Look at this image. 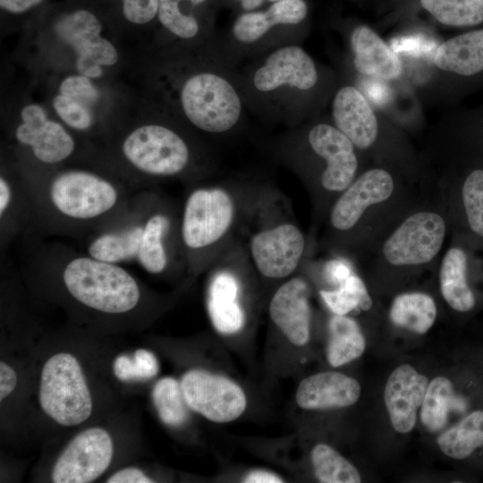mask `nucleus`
<instances>
[{
    "label": "nucleus",
    "mask_w": 483,
    "mask_h": 483,
    "mask_svg": "<svg viewBox=\"0 0 483 483\" xmlns=\"http://www.w3.org/2000/svg\"><path fill=\"white\" fill-rule=\"evenodd\" d=\"M63 280L71 295L93 309L124 313L139 302L140 289L123 268L93 258H77L67 264Z\"/></svg>",
    "instance_id": "1"
},
{
    "label": "nucleus",
    "mask_w": 483,
    "mask_h": 483,
    "mask_svg": "<svg viewBox=\"0 0 483 483\" xmlns=\"http://www.w3.org/2000/svg\"><path fill=\"white\" fill-rule=\"evenodd\" d=\"M39 403L44 412L63 426H76L89 419L93 403L76 357L68 352L51 356L41 371Z\"/></svg>",
    "instance_id": "2"
},
{
    "label": "nucleus",
    "mask_w": 483,
    "mask_h": 483,
    "mask_svg": "<svg viewBox=\"0 0 483 483\" xmlns=\"http://www.w3.org/2000/svg\"><path fill=\"white\" fill-rule=\"evenodd\" d=\"M188 120L208 132H224L233 128L242 113L240 97L223 77L200 72L190 77L180 94Z\"/></svg>",
    "instance_id": "3"
},
{
    "label": "nucleus",
    "mask_w": 483,
    "mask_h": 483,
    "mask_svg": "<svg viewBox=\"0 0 483 483\" xmlns=\"http://www.w3.org/2000/svg\"><path fill=\"white\" fill-rule=\"evenodd\" d=\"M125 158L137 169L154 175H174L187 165L190 152L173 130L145 124L133 130L123 143Z\"/></svg>",
    "instance_id": "4"
},
{
    "label": "nucleus",
    "mask_w": 483,
    "mask_h": 483,
    "mask_svg": "<svg viewBox=\"0 0 483 483\" xmlns=\"http://www.w3.org/2000/svg\"><path fill=\"white\" fill-rule=\"evenodd\" d=\"M101 31L99 20L87 10L65 14L55 24L58 38L75 53L77 72L90 79L100 78L103 67L114 65L119 58L117 49Z\"/></svg>",
    "instance_id": "5"
},
{
    "label": "nucleus",
    "mask_w": 483,
    "mask_h": 483,
    "mask_svg": "<svg viewBox=\"0 0 483 483\" xmlns=\"http://www.w3.org/2000/svg\"><path fill=\"white\" fill-rule=\"evenodd\" d=\"M445 235V224L439 214L419 211L408 216L387 237L382 253L395 267L423 265L438 254Z\"/></svg>",
    "instance_id": "6"
},
{
    "label": "nucleus",
    "mask_w": 483,
    "mask_h": 483,
    "mask_svg": "<svg viewBox=\"0 0 483 483\" xmlns=\"http://www.w3.org/2000/svg\"><path fill=\"white\" fill-rule=\"evenodd\" d=\"M181 386L189 408L214 422H229L244 411L247 400L233 381L201 369L186 372Z\"/></svg>",
    "instance_id": "7"
},
{
    "label": "nucleus",
    "mask_w": 483,
    "mask_h": 483,
    "mask_svg": "<svg viewBox=\"0 0 483 483\" xmlns=\"http://www.w3.org/2000/svg\"><path fill=\"white\" fill-rule=\"evenodd\" d=\"M55 207L64 215L89 219L110 210L117 200L114 187L105 179L85 171L59 174L50 187Z\"/></svg>",
    "instance_id": "8"
},
{
    "label": "nucleus",
    "mask_w": 483,
    "mask_h": 483,
    "mask_svg": "<svg viewBox=\"0 0 483 483\" xmlns=\"http://www.w3.org/2000/svg\"><path fill=\"white\" fill-rule=\"evenodd\" d=\"M234 216V204L223 189H198L187 199L182 234L192 249L209 246L221 239Z\"/></svg>",
    "instance_id": "9"
},
{
    "label": "nucleus",
    "mask_w": 483,
    "mask_h": 483,
    "mask_svg": "<svg viewBox=\"0 0 483 483\" xmlns=\"http://www.w3.org/2000/svg\"><path fill=\"white\" fill-rule=\"evenodd\" d=\"M114 444L102 428H89L65 446L52 470L55 483H89L102 475L112 461Z\"/></svg>",
    "instance_id": "10"
},
{
    "label": "nucleus",
    "mask_w": 483,
    "mask_h": 483,
    "mask_svg": "<svg viewBox=\"0 0 483 483\" xmlns=\"http://www.w3.org/2000/svg\"><path fill=\"white\" fill-rule=\"evenodd\" d=\"M305 238L292 224L263 230L251 238L250 253L259 273L268 278H284L298 267Z\"/></svg>",
    "instance_id": "11"
},
{
    "label": "nucleus",
    "mask_w": 483,
    "mask_h": 483,
    "mask_svg": "<svg viewBox=\"0 0 483 483\" xmlns=\"http://www.w3.org/2000/svg\"><path fill=\"white\" fill-rule=\"evenodd\" d=\"M21 123L15 131L17 140L32 148L41 162L58 163L74 150L72 137L59 123L50 120L46 110L38 104H28L21 111Z\"/></svg>",
    "instance_id": "12"
},
{
    "label": "nucleus",
    "mask_w": 483,
    "mask_h": 483,
    "mask_svg": "<svg viewBox=\"0 0 483 483\" xmlns=\"http://www.w3.org/2000/svg\"><path fill=\"white\" fill-rule=\"evenodd\" d=\"M394 188V180L387 171L368 170L353 181L335 203L330 214L332 226L339 231L350 230L369 207L386 200Z\"/></svg>",
    "instance_id": "13"
},
{
    "label": "nucleus",
    "mask_w": 483,
    "mask_h": 483,
    "mask_svg": "<svg viewBox=\"0 0 483 483\" xmlns=\"http://www.w3.org/2000/svg\"><path fill=\"white\" fill-rule=\"evenodd\" d=\"M309 142L326 162L322 186L329 191H343L353 182L358 167L354 145L337 128L324 123L310 130Z\"/></svg>",
    "instance_id": "14"
},
{
    "label": "nucleus",
    "mask_w": 483,
    "mask_h": 483,
    "mask_svg": "<svg viewBox=\"0 0 483 483\" xmlns=\"http://www.w3.org/2000/svg\"><path fill=\"white\" fill-rule=\"evenodd\" d=\"M428 385V377L409 364L398 366L390 374L384 398L391 424L397 432L405 434L414 428Z\"/></svg>",
    "instance_id": "15"
},
{
    "label": "nucleus",
    "mask_w": 483,
    "mask_h": 483,
    "mask_svg": "<svg viewBox=\"0 0 483 483\" xmlns=\"http://www.w3.org/2000/svg\"><path fill=\"white\" fill-rule=\"evenodd\" d=\"M318 72L311 57L301 47L288 46L273 52L255 72L253 82L259 91H272L283 85L301 90L311 89Z\"/></svg>",
    "instance_id": "16"
},
{
    "label": "nucleus",
    "mask_w": 483,
    "mask_h": 483,
    "mask_svg": "<svg viewBox=\"0 0 483 483\" xmlns=\"http://www.w3.org/2000/svg\"><path fill=\"white\" fill-rule=\"evenodd\" d=\"M309 285L300 277L285 282L275 292L269 314L275 325L295 345H304L309 339L310 308Z\"/></svg>",
    "instance_id": "17"
},
{
    "label": "nucleus",
    "mask_w": 483,
    "mask_h": 483,
    "mask_svg": "<svg viewBox=\"0 0 483 483\" xmlns=\"http://www.w3.org/2000/svg\"><path fill=\"white\" fill-rule=\"evenodd\" d=\"M360 395V386L340 372H321L304 378L296 391L297 404L304 410L352 406Z\"/></svg>",
    "instance_id": "18"
},
{
    "label": "nucleus",
    "mask_w": 483,
    "mask_h": 483,
    "mask_svg": "<svg viewBox=\"0 0 483 483\" xmlns=\"http://www.w3.org/2000/svg\"><path fill=\"white\" fill-rule=\"evenodd\" d=\"M333 117L337 129L360 149L369 148L378 131L377 121L362 93L354 87L342 88L333 102Z\"/></svg>",
    "instance_id": "19"
},
{
    "label": "nucleus",
    "mask_w": 483,
    "mask_h": 483,
    "mask_svg": "<svg viewBox=\"0 0 483 483\" xmlns=\"http://www.w3.org/2000/svg\"><path fill=\"white\" fill-rule=\"evenodd\" d=\"M356 70L365 75L393 80L402 73L397 54L368 26L356 27L351 36Z\"/></svg>",
    "instance_id": "20"
},
{
    "label": "nucleus",
    "mask_w": 483,
    "mask_h": 483,
    "mask_svg": "<svg viewBox=\"0 0 483 483\" xmlns=\"http://www.w3.org/2000/svg\"><path fill=\"white\" fill-rule=\"evenodd\" d=\"M307 15L303 0H280L267 12H248L242 14L233 27V36L242 43H252L277 24H298Z\"/></svg>",
    "instance_id": "21"
},
{
    "label": "nucleus",
    "mask_w": 483,
    "mask_h": 483,
    "mask_svg": "<svg viewBox=\"0 0 483 483\" xmlns=\"http://www.w3.org/2000/svg\"><path fill=\"white\" fill-rule=\"evenodd\" d=\"M239 284L229 272L216 274L210 284L208 309L214 327L221 334H234L244 325V313L237 301Z\"/></svg>",
    "instance_id": "22"
},
{
    "label": "nucleus",
    "mask_w": 483,
    "mask_h": 483,
    "mask_svg": "<svg viewBox=\"0 0 483 483\" xmlns=\"http://www.w3.org/2000/svg\"><path fill=\"white\" fill-rule=\"evenodd\" d=\"M434 62L444 71L464 76L483 71V29L445 41L436 47Z\"/></svg>",
    "instance_id": "23"
},
{
    "label": "nucleus",
    "mask_w": 483,
    "mask_h": 483,
    "mask_svg": "<svg viewBox=\"0 0 483 483\" xmlns=\"http://www.w3.org/2000/svg\"><path fill=\"white\" fill-rule=\"evenodd\" d=\"M467 257L460 248H451L445 254L439 273L440 290L447 304L456 311L473 309L475 297L467 276Z\"/></svg>",
    "instance_id": "24"
},
{
    "label": "nucleus",
    "mask_w": 483,
    "mask_h": 483,
    "mask_svg": "<svg viewBox=\"0 0 483 483\" xmlns=\"http://www.w3.org/2000/svg\"><path fill=\"white\" fill-rule=\"evenodd\" d=\"M328 329L326 356L333 367L344 365L363 353L365 338L354 319L345 315H335L329 320Z\"/></svg>",
    "instance_id": "25"
},
{
    "label": "nucleus",
    "mask_w": 483,
    "mask_h": 483,
    "mask_svg": "<svg viewBox=\"0 0 483 483\" xmlns=\"http://www.w3.org/2000/svg\"><path fill=\"white\" fill-rule=\"evenodd\" d=\"M389 315L397 326L422 335L434 325L436 306L432 297L426 293H403L394 300Z\"/></svg>",
    "instance_id": "26"
},
{
    "label": "nucleus",
    "mask_w": 483,
    "mask_h": 483,
    "mask_svg": "<svg viewBox=\"0 0 483 483\" xmlns=\"http://www.w3.org/2000/svg\"><path fill=\"white\" fill-rule=\"evenodd\" d=\"M440 450L448 457L463 460L483 446V411L477 410L444 431L437 438Z\"/></svg>",
    "instance_id": "27"
},
{
    "label": "nucleus",
    "mask_w": 483,
    "mask_h": 483,
    "mask_svg": "<svg viewBox=\"0 0 483 483\" xmlns=\"http://www.w3.org/2000/svg\"><path fill=\"white\" fill-rule=\"evenodd\" d=\"M452 382L445 377L432 379L427 387L421 404L420 419L426 429L436 433L443 429L452 409H457L459 402Z\"/></svg>",
    "instance_id": "28"
},
{
    "label": "nucleus",
    "mask_w": 483,
    "mask_h": 483,
    "mask_svg": "<svg viewBox=\"0 0 483 483\" xmlns=\"http://www.w3.org/2000/svg\"><path fill=\"white\" fill-rule=\"evenodd\" d=\"M142 233L143 228L136 226L101 235L89 245V254L95 259L108 263L129 259L138 256Z\"/></svg>",
    "instance_id": "29"
},
{
    "label": "nucleus",
    "mask_w": 483,
    "mask_h": 483,
    "mask_svg": "<svg viewBox=\"0 0 483 483\" xmlns=\"http://www.w3.org/2000/svg\"><path fill=\"white\" fill-rule=\"evenodd\" d=\"M311 462L316 478L322 483H359L358 470L336 450L326 444H318L311 451Z\"/></svg>",
    "instance_id": "30"
},
{
    "label": "nucleus",
    "mask_w": 483,
    "mask_h": 483,
    "mask_svg": "<svg viewBox=\"0 0 483 483\" xmlns=\"http://www.w3.org/2000/svg\"><path fill=\"white\" fill-rule=\"evenodd\" d=\"M420 4L445 25L466 27L483 21V0H420Z\"/></svg>",
    "instance_id": "31"
},
{
    "label": "nucleus",
    "mask_w": 483,
    "mask_h": 483,
    "mask_svg": "<svg viewBox=\"0 0 483 483\" xmlns=\"http://www.w3.org/2000/svg\"><path fill=\"white\" fill-rule=\"evenodd\" d=\"M152 398L160 419L166 425L179 427L187 418L185 402L181 383L173 377H164L154 386Z\"/></svg>",
    "instance_id": "32"
},
{
    "label": "nucleus",
    "mask_w": 483,
    "mask_h": 483,
    "mask_svg": "<svg viewBox=\"0 0 483 483\" xmlns=\"http://www.w3.org/2000/svg\"><path fill=\"white\" fill-rule=\"evenodd\" d=\"M168 225V218L158 214L150 217L143 228L138 258L149 273H160L166 266L167 258L162 239Z\"/></svg>",
    "instance_id": "33"
},
{
    "label": "nucleus",
    "mask_w": 483,
    "mask_h": 483,
    "mask_svg": "<svg viewBox=\"0 0 483 483\" xmlns=\"http://www.w3.org/2000/svg\"><path fill=\"white\" fill-rule=\"evenodd\" d=\"M206 0H158L157 17L160 23L178 38L190 39L199 30L193 8Z\"/></svg>",
    "instance_id": "34"
},
{
    "label": "nucleus",
    "mask_w": 483,
    "mask_h": 483,
    "mask_svg": "<svg viewBox=\"0 0 483 483\" xmlns=\"http://www.w3.org/2000/svg\"><path fill=\"white\" fill-rule=\"evenodd\" d=\"M320 295L335 315H346L360 309L369 310L372 301L362 280L352 275L345 282L333 291H321Z\"/></svg>",
    "instance_id": "35"
},
{
    "label": "nucleus",
    "mask_w": 483,
    "mask_h": 483,
    "mask_svg": "<svg viewBox=\"0 0 483 483\" xmlns=\"http://www.w3.org/2000/svg\"><path fill=\"white\" fill-rule=\"evenodd\" d=\"M159 365L153 352L137 350L133 355L122 354L115 358L113 371L120 381L146 380L157 376Z\"/></svg>",
    "instance_id": "36"
},
{
    "label": "nucleus",
    "mask_w": 483,
    "mask_h": 483,
    "mask_svg": "<svg viewBox=\"0 0 483 483\" xmlns=\"http://www.w3.org/2000/svg\"><path fill=\"white\" fill-rule=\"evenodd\" d=\"M462 201L470 229L483 237V170L477 169L462 186Z\"/></svg>",
    "instance_id": "37"
},
{
    "label": "nucleus",
    "mask_w": 483,
    "mask_h": 483,
    "mask_svg": "<svg viewBox=\"0 0 483 483\" xmlns=\"http://www.w3.org/2000/svg\"><path fill=\"white\" fill-rule=\"evenodd\" d=\"M53 107L60 119L72 129L85 131L92 125L91 107L83 102L59 93L53 98Z\"/></svg>",
    "instance_id": "38"
},
{
    "label": "nucleus",
    "mask_w": 483,
    "mask_h": 483,
    "mask_svg": "<svg viewBox=\"0 0 483 483\" xmlns=\"http://www.w3.org/2000/svg\"><path fill=\"white\" fill-rule=\"evenodd\" d=\"M59 93L92 107L100 97L99 90L92 79L81 75H69L59 85Z\"/></svg>",
    "instance_id": "39"
},
{
    "label": "nucleus",
    "mask_w": 483,
    "mask_h": 483,
    "mask_svg": "<svg viewBox=\"0 0 483 483\" xmlns=\"http://www.w3.org/2000/svg\"><path fill=\"white\" fill-rule=\"evenodd\" d=\"M158 0H123V13L127 21L145 24L157 15Z\"/></svg>",
    "instance_id": "40"
},
{
    "label": "nucleus",
    "mask_w": 483,
    "mask_h": 483,
    "mask_svg": "<svg viewBox=\"0 0 483 483\" xmlns=\"http://www.w3.org/2000/svg\"><path fill=\"white\" fill-rule=\"evenodd\" d=\"M352 275L350 266L343 260L332 259L326 264L325 275L326 280L331 284L339 286Z\"/></svg>",
    "instance_id": "41"
},
{
    "label": "nucleus",
    "mask_w": 483,
    "mask_h": 483,
    "mask_svg": "<svg viewBox=\"0 0 483 483\" xmlns=\"http://www.w3.org/2000/svg\"><path fill=\"white\" fill-rule=\"evenodd\" d=\"M153 481L141 470L134 467L122 469L106 480L108 483H151Z\"/></svg>",
    "instance_id": "42"
},
{
    "label": "nucleus",
    "mask_w": 483,
    "mask_h": 483,
    "mask_svg": "<svg viewBox=\"0 0 483 483\" xmlns=\"http://www.w3.org/2000/svg\"><path fill=\"white\" fill-rule=\"evenodd\" d=\"M18 378L15 370L4 361L0 362V399L3 401L10 395L17 386Z\"/></svg>",
    "instance_id": "43"
},
{
    "label": "nucleus",
    "mask_w": 483,
    "mask_h": 483,
    "mask_svg": "<svg viewBox=\"0 0 483 483\" xmlns=\"http://www.w3.org/2000/svg\"><path fill=\"white\" fill-rule=\"evenodd\" d=\"M42 0H0L3 9L13 13H21L41 3Z\"/></svg>",
    "instance_id": "44"
},
{
    "label": "nucleus",
    "mask_w": 483,
    "mask_h": 483,
    "mask_svg": "<svg viewBox=\"0 0 483 483\" xmlns=\"http://www.w3.org/2000/svg\"><path fill=\"white\" fill-rule=\"evenodd\" d=\"M243 481L247 483H280L283 482V479L272 472L254 470L247 474Z\"/></svg>",
    "instance_id": "45"
},
{
    "label": "nucleus",
    "mask_w": 483,
    "mask_h": 483,
    "mask_svg": "<svg viewBox=\"0 0 483 483\" xmlns=\"http://www.w3.org/2000/svg\"><path fill=\"white\" fill-rule=\"evenodd\" d=\"M11 199V190L6 181L1 177L0 179V214L3 215L4 211L9 205Z\"/></svg>",
    "instance_id": "46"
},
{
    "label": "nucleus",
    "mask_w": 483,
    "mask_h": 483,
    "mask_svg": "<svg viewBox=\"0 0 483 483\" xmlns=\"http://www.w3.org/2000/svg\"><path fill=\"white\" fill-rule=\"evenodd\" d=\"M241 1L242 6L246 11H251L260 6L265 1L277 2L280 0H238Z\"/></svg>",
    "instance_id": "47"
}]
</instances>
